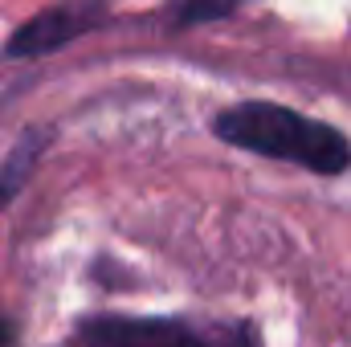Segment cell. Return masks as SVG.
<instances>
[{
  "instance_id": "obj_1",
  "label": "cell",
  "mask_w": 351,
  "mask_h": 347,
  "mask_svg": "<svg viewBox=\"0 0 351 347\" xmlns=\"http://www.w3.org/2000/svg\"><path fill=\"white\" fill-rule=\"evenodd\" d=\"M217 135L241 152H258L269 160H286L298 168H311L319 176H339L351 164V143L343 131L306 119L290 106L274 102H237L217 115Z\"/></svg>"
},
{
  "instance_id": "obj_6",
  "label": "cell",
  "mask_w": 351,
  "mask_h": 347,
  "mask_svg": "<svg viewBox=\"0 0 351 347\" xmlns=\"http://www.w3.org/2000/svg\"><path fill=\"white\" fill-rule=\"evenodd\" d=\"M0 347H12V327L0 319Z\"/></svg>"
},
{
  "instance_id": "obj_2",
  "label": "cell",
  "mask_w": 351,
  "mask_h": 347,
  "mask_svg": "<svg viewBox=\"0 0 351 347\" xmlns=\"http://www.w3.org/2000/svg\"><path fill=\"white\" fill-rule=\"evenodd\" d=\"M82 347H258L245 323H188V319H90Z\"/></svg>"
},
{
  "instance_id": "obj_5",
  "label": "cell",
  "mask_w": 351,
  "mask_h": 347,
  "mask_svg": "<svg viewBox=\"0 0 351 347\" xmlns=\"http://www.w3.org/2000/svg\"><path fill=\"white\" fill-rule=\"evenodd\" d=\"M237 8V0H180L172 12V25L184 29V25H204V21H221Z\"/></svg>"
},
{
  "instance_id": "obj_4",
  "label": "cell",
  "mask_w": 351,
  "mask_h": 347,
  "mask_svg": "<svg viewBox=\"0 0 351 347\" xmlns=\"http://www.w3.org/2000/svg\"><path fill=\"white\" fill-rule=\"evenodd\" d=\"M45 143H49V135L33 131V135H25V139L16 143V152L4 160V168H0V204H8V200L16 196V188L25 184V176L33 172V160L41 156Z\"/></svg>"
},
{
  "instance_id": "obj_3",
  "label": "cell",
  "mask_w": 351,
  "mask_h": 347,
  "mask_svg": "<svg viewBox=\"0 0 351 347\" xmlns=\"http://www.w3.org/2000/svg\"><path fill=\"white\" fill-rule=\"evenodd\" d=\"M106 21V0H62V4H49L41 8L33 21H25L12 41H8V58H41V53H53L70 41H78L82 33H90L94 25Z\"/></svg>"
}]
</instances>
